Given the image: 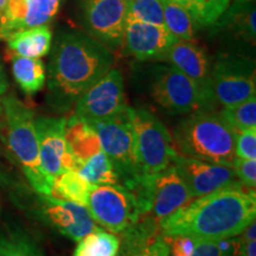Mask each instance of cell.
<instances>
[{
  "label": "cell",
  "instance_id": "obj_1",
  "mask_svg": "<svg viewBox=\"0 0 256 256\" xmlns=\"http://www.w3.org/2000/svg\"><path fill=\"white\" fill-rule=\"evenodd\" d=\"M46 101L57 113H66L89 87L114 66L112 50L87 32H58L51 46Z\"/></svg>",
  "mask_w": 256,
  "mask_h": 256
},
{
  "label": "cell",
  "instance_id": "obj_2",
  "mask_svg": "<svg viewBox=\"0 0 256 256\" xmlns=\"http://www.w3.org/2000/svg\"><path fill=\"white\" fill-rule=\"evenodd\" d=\"M256 218V194L244 186L226 188L194 198L159 220L164 236L184 235L197 241L235 238Z\"/></svg>",
  "mask_w": 256,
  "mask_h": 256
},
{
  "label": "cell",
  "instance_id": "obj_3",
  "mask_svg": "<svg viewBox=\"0 0 256 256\" xmlns=\"http://www.w3.org/2000/svg\"><path fill=\"white\" fill-rule=\"evenodd\" d=\"M171 136L179 156L228 165L235 158V133L212 110L203 108L188 114Z\"/></svg>",
  "mask_w": 256,
  "mask_h": 256
},
{
  "label": "cell",
  "instance_id": "obj_4",
  "mask_svg": "<svg viewBox=\"0 0 256 256\" xmlns=\"http://www.w3.org/2000/svg\"><path fill=\"white\" fill-rule=\"evenodd\" d=\"M2 110L10 152L34 190L38 194L50 196L51 184L40 166L34 113L14 95L2 98Z\"/></svg>",
  "mask_w": 256,
  "mask_h": 256
},
{
  "label": "cell",
  "instance_id": "obj_5",
  "mask_svg": "<svg viewBox=\"0 0 256 256\" xmlns=\"http://www.w3.org/2000/svg\"><path fill=\"white\" fill-rule=\"evenodd\" d=\"M134 153L142 177L154 174L174 164V140L168 128L156 115L142 108H130Z\"/></svg>",
  "mask_w": 256,
  "mask_h": 256
},
{
  "label": "cell",
  "instance_id": "obj_6",
  "mask_svg": "<svg viewBox=\"0 0 256 256\" xmlns=\"http://www.w3.org/2000/svg\"><path fill=\"white\" fill-rule=\"evenodd\" d=\"M133 194L136 197L142 217L158 222L194 200L174 164L154 174L144 176Z\"/></svg>",
  "mask_w": 256,
  "mask_h": 256
},
{
  "label": "cell",
  "instance_id": "obj_7",
  "mask_svg": "<svg viewBox=\"0 0 256 256\" xmlns=\"http://www.w3.org/2000/svg\"><path fill=\"white\" fill-rule=\"evenodd\" d=\"M98 134L101 148L119 172L124 188L133 191L142 179L134 153L130 107L126 114L108 120L86 121Z\"/></svg>",
  "mask_w": 256,
  "mask_h": 256
},
{
  "label": "cell",
  "instance_id": "obj_8",
  "mask_svg": "<svg viewBox=\"0 0 256 256\" xmlns=\"http://www.w3.org/2000/svg\"><path fill=\"white\" fill-rule=\"evenodd\" d=\"M256 92L254 60L223 54L217 57L211 72V94L214 104L232 107L248 100Z\"/></svg>",
  "mask_w": 256,
  "mask_h": 256
},
{
  "label": "cell",
  "instance_id": "obj_9",
  "mask_svg": "<svg viewBox=\"0 0 256 256\" xmlns=\"http://www.w3.org/2000/svg\"><path fill=\"white\" fill-rule=\"evenodd\" d=\"M87 209L95 223L113 234L124 232L142 218L136 194L122 185H94Z\"/></svg>",
  "mask_w": 256,
  "mask_h": 256
},
{
  "label": "cell",
  "instance_id": "obj_10",
  "mask_svg": "<svg viewBox=\"0 0 256 256\" xmlns=\"http://www.w3.org/2000/svg\"><path fill=\"white\" fill-rule=\"evenodd\" d=\"M151 95L162 110L171 114H190L210 110L196 83L172 66H156L151 75Z\"/></svg>",
  "mask_w": 256,
  "mask_h": 256
},
{
  "label": "cell",
  "instance_id": "obj_11",
  "mask_svg": "<svg viewBox=\"0 0 256 256\" xmlns=\"http://www.w3.org/2000/svg\"><path fill=\"white\" fill-rule=\"evenodd\" d=\"M74 114L84 121L108 120L126 114L130 107L124 96V78L112 68L76 101Z\"/></svg>",
  "mask_w": 256,
  "mask_h": 256
},
{
  "label": "cell",
  "instance_id": "obj_12",
  "mask_svg": "<svg viewBox=\"0 0 256 256\" xmlns=\"http://www.w3.org/2000/svg\"><path fill=\"white\" fill-rule=\"evenodd\" d=\"M128 0H84L82 23L89 36L110 50L122 46Z\"/></svg>",
  "mask_w": 256,
  "mask_h": 256
},
{
  "label": "cell",
  "instance_id": "obj_13",
  "mask_svg": "<svg viewBox=\"0 0 256 256\" xmlns=\"http://www.w3.org/2000/svg\"><path fill=\"white\" fill-rule=\"evenodd\" d=\"M40 166L50 184L66 170H75L76 159L66 139V118L40 116L34 120Z\"/></svg>",
  "mask_w": 256,
  "mask_h": 256
},
{
  "label": "cell",
  "instance_id": "obj_14",
  "mask_svg": "<svg viewBox=\"0 0 256 256\" xmlns=\"http://www.w3.org/2000/svg\"><path fill=\"white\" fill-rule=\"evenodd\" d=\"M174 166L194 198L226 188L243 186L232 165L177 154Z\"/></svg>",
  "mask_w": 256,
  "mask_h": 256
},
{
  "label": "cell",
  "instance_id": "obj_15",
  "mask_svg": "<svg viewBox=\"0 0 256 256\" xmlns=\"http://www.w3.org/2000/svg\"><path fill=\"white\" fill-rule=\"evenodd\" d=\"M40 212L51 228L72 241L78 242L89 232L98 229L87 206L40 194Z\"/></svg>",
  "mask_w": 256,
  "mask_h": 256
},
{
  "label": "cell",
  "instance_id": "obj_16",
  "mask_svg": "<svg viewBox=\"0 0 256 256\" xmlns=\"http://www.w3.org/2000/svg\"><path fill=\"white\" fill-rule=\"evenodd\" d=\"M162 60L177 68L196 83L208 108L212 110L214 101L211 94V72L212 64L206 50L194 40H176Z\"/></svg>",
  "mask_w": 256,
  "mask_h": 256
},
{
  "label": "cell",
  "instance_id": "obj_17",
  "mask_svg": "<svg viewBox=\"0 0 256 256\" xmlns=\"http://www.w3.org/2000/svg\"><path fill=\"white\" fill-rule=\"evenodd\" d=\"M177 40L165 25H154L127 16L122 46L127 55L138 60H162Z\"/></svg>",
  "mask_w": 256,
  "mask_h": 256
},
{
  "label": "cell",
  "instance_id": "obj_18",
  "mask_svg": "<svg viewBox=\"0 0 256 256\" xmlns=\"http://www.w3.org/2000/svg\"><path fill=\"white\" fill-rule=\"evenodd\" d=\"M62 0H8L0 18V40L14 32L48 25L58 12Z\"/></svg>",
  "mask_w": 256,
  "mask_h": 256
},
{
  "label": "cell",
  "instance_id": "obj_19",
  "mask_svg": "<svg viewBox=\"0 0 256 256\" xmlns=\"http://www.w3.org/2000/svg\"><path fill=\"white\" fill-rule=\"evenodd\" d=\"M144 218L122 232L118 256H170L168 240L160 232L158 220Z\"/></svg>",
  "mask_w": 256,
  "mask_h": 256
},
{
  "label": "cell",
  "instance_id": "obj_20",
  "mask_svg": "<svg viewBox=\"0 0 256 256\" xmlns=\"http://www.w3.org/2000/svg\"><path fill=\"white\" fill-rule=\"evenodd\" d=\"M5 40L8 50L16 56L42 58L50 52L52 46V32L48 25H42L14 32Z\"/></svg>",
  "mask_w": 256,
  "mask_h": 256
},
{
  "label": "cell",
  "instance_id": "obj_21",
  "mask_svg": "<svg viewBox=\"0 0 256 256\" xmlns=\"http://www.w3.org/2000/svg\"><path fill=\"white\" fill-rule=\"evenodd\" d=\"M255 18L254 2H243L232 0L229 8L215 25L226 28L234 36L241 38L254 46L255 43Z\"/></svg>",
  "mask_w": 256,
  "mask_h": 256
},
{
  "label": "cell",
  "instance_id": "obj_22",
  "mask_svg": "<svg viewBox=\"0 0 256 256\" xmlns=\"http://www.w3.org/2000/svg\"><path fill=\"white\" fill-rule=\"evenodd\" d=\"M66 139L76 162H81L102 151L100 140L95 130L75 114L66 119Z\"/></svg>",
  "mask_w": 256,
  "mask_h": 256
},
{
  "label": "cell",
  "instance_id": "obj_23",
  "mask_svg": "<svg viewBox=\"0 0 256 256\" xmlns=\"http://www.w3.org/2000/svg\"><path fill=\"white\" fill-rule=\"evenodd\" d=\"M75 171L92 185H122L119 172L104 151L76 162Z\"/></svg>",
  "mask_w": 256,
  "mask_h": 256
},
{
  "label": "cell",
  "instance_id": "obj_24",
  "mask_svg": "<svg viewBox=\"0 0 256 256\" xmlns=\"http://www.w3.org/2000/svg\"><path fill=\"white\" fill-rule=\"evenodd\" d=\"M12 74L25 94L34 95L42 90L46 82V69L40 58L12 56Z\"/></svg>",
  "mask_w": 256,
  "mask_h": 256
},
{
  "label": "cell",
  "instance_id": "obj_25",
  "mask_svg": "<svg viewBox=\"0 0 256 256\" xmlns=\"http://www.w3.org/2000/svg\"><path fill=\"white\" fill-rule=\"evenodd\" d=\"M92 186L94 185L88 183L75 170H66L54 179L50 196L87 206Z\"/></svg>",
  "mask_w": 256,
  "mask_h": 256
},
{
  "label": "cell",
  "instance_id": "obj_26",
  "mask_svg": "<svg viewBox=\"0 0 256 256\" xmlns=\"http://www.w3.org/2000/svg\"><path fill=\"white\" fill-rule=\"evenodd\" d=\"M184 8L198 28L214 26L222 17L232 0H171Z\"/></svg>",
  "mask_w": 256,
  "mask_h": 256
},
{
  "label": "cell",
  "instance_id": "obj_27",
  "mask_svg": "<svg viewBox=\"0 0 256 256\" xmlns=\"http://www.w3.org/2000/svg\"><path fill=\"white\" fill-rule=\"evenodd\" d=\"M162 8L164 25L177 40H194L200 28L191 16L171 0H160Z\"/></svg>",
  "mask_w": 256,
  "mask_h": 256
},
{
  "label": "cell",
  "instance_id": "obj_28",
  "mask_svg": "<svg viewBox=\"0 0 256 256\" xmlns=\"http://www.w3.org/2000/svg\"><path fill=\"white\" fill-rule=\"evenodd\" d=\"M119 249L120 238L98 228L80 240L72 256H118Z\"/></svg>",
  "mask_w": 256,
  "mask_h": 256
},
{
  "label": "cell",
  "instance_id": "obj_29",
  "mask_svg": "<svg viewBox=\"0 0 256 256\" xmlns=\"http://www.w3.org/2000/svg\"><path fill=\"white\" fill-rule=\"evenodd\" d=\"M0 256H46L30 234L20 229L0 235Z\"/></svg>",
  "mask_w": 256,
  "mask_h": 256
},
{
  "label": "cell",
  "instance_id": "obj_30",
  "mask_svg": "<svg viewBox=\"0 0 256 256\" xmlns=\"http://www.w3.org/2000/svg\"><path fill=\"white\" fill-rule=\"evenodd\" d=\"M218 113L235 134L256 128V96L232 107L223 108Z\"/></svg>",
  "mask_w": 256,
  "mask_h": 256
},
{
  "label": "cell",
  "instance_id": "obj_31",
  "mask_svg": "<svg viewBox=\"0 0 256 256\" xmlns=\"http://www.w3.org/2000/svg\"><path fill=\"white\" fill-rule=\"evenodd\" d=\"M128 17L154 25H164L160 0H128Z\"/></svg>",
  "mask_w": 256,
  "mask_h": 256
},
{
  "label": "cell",
  "instance_id": "obj_32",
  "mask_svg": "<svg viewBox=\"0 0 256 256\" xmlns=\"http://www.w3.org/2000/svg\"><path fill=\"white\" fill-rule=\"evenodd\" d=\"M238 247L236 236L218 241H197L190 256H238Z\"/></svg>",
  "mask_w": 256,
  "mask_h": 256
},
{
  "label": "cell",
  "instance_id": "obj_33",
  "mask_svg": "<svg viewBox=\"0 0 256 256\" xmlns=\"http://www.w3.org/2000/svg\"><path fill=\"white\" fill-rule=\"evenodd\" d=\"M236 177L243 186L255 190L256 186V159H244L235 156L232 162Z\"/></svg>",
  "mask_w": 256,
  "mask_h": 256
},
{
  "label": "cell",
  "instance_id": "obj_34",
  "mask_svg": "<svg viewBox=\"0 0 256 256\" xmlns=\"http://www.w3.org/2000/svg\"><path fill=\"white\" fill-rule=\"evenodd\" d=\"M235 156L256 159V128L235 134Z\"/></svg>",
  "mask_w": 256,
  "mask_h": 256
},
{
  "label": "cell",
  "instance_id": "obj_35",
  "mask_svg": "<svg viewBox=\"0 0 256 256\" xmlns=\"http://www.w3.org/2000/svg\"><path fill=\"white\" fill-rule=\"evenodd\" d=\"M168 243L170 256H190L194 252L197 240L184 235L165 236Z\"/></svg>",
  "mask_w": 256,
  "mask_h": 256
},
{
  "label": "cell",
  "instance_id": "obj_36",
  "mask_svg": "<svg viewBox=\"0 0 256 256\" xmlns=\"http://www.w3.org/2000/svg\"><path fill=\"white\" fill-rule=\"evenodd\" d=\"M238 256H256V241L255 240H252V241L240 243Z\"/></svg>",
  "mask_w": 256,
  "mask_h": 256
},
{
  "label": "cell",
  "instance_id": "obj_37",
  "mask_svg": "<svg viewBox=\"0 0 256 256\" xmlns=\"http://www.w3.org/2000/svg\"><path fill=\"white\" fill-rule=\"evenodd\" d=\"M6 89H8V81H6L4 72H2V63H0V113H2V100L4 98Z\"/></svg>",
  "mask_w": 256,
  "mask_h": 256
},
{
  "label": "cell",
  "instance_id": "obj_38",
  "mask_svg": "<svg viewBox=\"0 0 256 256\" xmlns=\"http://www.w3.org/2000/svg\"><path fill=\"white\" fill-rule=\"evenodd\" d=\"M8 0H0V18H2V14H4L6 5H8Z\"/></svg>",
  "mask_w": 256,
  "mask_h": 256
},
{
  "label": "cell",
  "instance_id": "obj_39",
  "mask_svg": "<svg viewBox=\"0 0 256 256\" xmlns=\"http://www.w3.org/2000/svg\"><path fill=\"white\" fill-rule=\"evenodd\" d=\"M238 2H254L255 0H238Z\"/></svg>",
  "mask_w": 256,
  "mask_h": 256
}]
</instances>
